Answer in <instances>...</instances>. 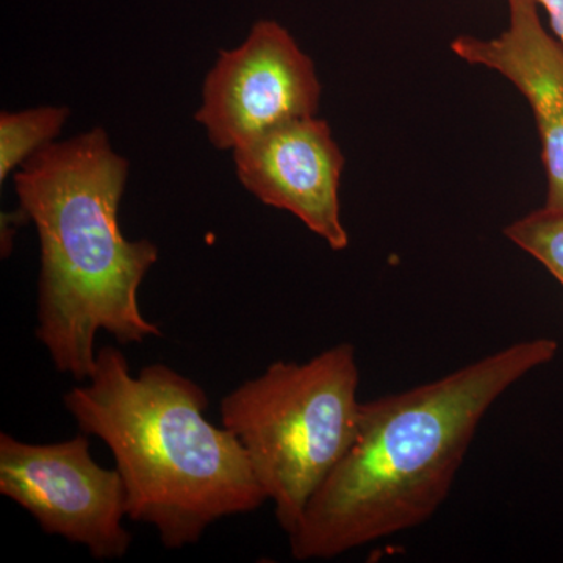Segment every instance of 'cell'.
Instances as JSON below:
<instances>
[{
    "label": "cell",
    "instance_id": "1",
    "mask_svg": "<svg viewBox=\"0 0 563 563\" xmlns=\"http://www.w3.org/2000/svg\"><path fill=\"white\" fill-rule=\"evenodd\" d=\"M555 354L554 340H528L442 379L362 402L354 442L288 536L292 558L335 559L428 521L493 404Z\"/></svg>",
    "mask_w": 563,
    "mask_h": 563
},
{
    "label": "cell",
    "instance_id": "2",
    "mask_svg": "<svg viewBox=\"0 0 563 563\" xmlns=\"http://www.w3.org/2000/svg\"><path fill=\"white\" fill-rule=\"evenodd\" d=\"M128 174L101 128L49 144L14 174L21 210L40 239L35 335L54 368L79 383L95 368L99 332L120 344L162 335L139 302L157 244L132 242L120 228Z\"/></svg>",
    "mask_w": 563,
    "mask_h": 563
},
{
    "label": "cell",
    "instance_id": "3",
    "mask_svg": "<svg viewBox=\"0 0 563 563\" xmlns=\"http://www.w3.org/2000/svg\"><path fill=\"white\" fill-rule=\"evenodd\" d=\"M63 404L80 432L113 454L129 518L157 529L168 550L196 544L217 521L268 501L240 440L207 420V391L172 366L133 374L124 352L102 346L90 377Z\"/></svg>",
    "mask_w": 563,
    "mask_h": 563
},
{
    "label": "cell",
    "instance_id": "4",
    "mask_svg": "<svg viewBox=\"0 0 563 563\" xmlns=\"http://www.w3.org/2000/svg\"><path fill=\"white\" fill-rule=\"evenodd\" d=\"M355 347L340 343L306 363L274 362L221 401V422L240 440L252 472L288 536L354 442Z\"/></svg>",
    "mask_w": 563,
    "mask_h": 563
},
{
    "label": "cell",
    "instance_id": "5",
    "mask_svg": "<svg viewBox=\"0 0 563 563\" xmlns=\"http://www.w3.org/2000/svg\"><path fill=\"white\" fill-rule=\"evenodd\" d=\"M0 493L35 518L49 536L81 544L101 561L128 554V493L117 468L92 459L79 433L57 443H27L0 433Z\"/></svg>",
    "mask_w": 563,
    "mask_h": 563
},
{
    "label": "cell",
    "instance_id": "6",
    "mask_svg": "<svg viewBox=\"0 0 563 563\" xmlns=\"http://www.w3.org/2000/svg\"><path fill=\"white\" fill-rule=\"evenodd\" d=\"M321 90L312 58L287 29L258 21L243 44L218 55L195 120L214 147L235 151L284 122L317 117Z\"/></svg>",
    "mask_w": 563,
    "mask_h": 563
},
{
    "label": "cell",
    "instance_id": "7",
    "mask_svg": "<svg viewBox=\"0 0 563 563\" xmlns=\"http://www.w3.org/2000/svg\"><path fill=\"white\" fill-rule=\"evenodd\" d=\"M232 152L240 184L258 201L290 211L333 251L346 250L339 198L344 155L328 122H284Z\"/></svg>",
    "mask_w": 563,
    "mask_h": 563
},
{
    "label": "cell",
    "instance_id": "8",
    "mask_svg": "<svg viewBox=\"0 0 563 563\" xmlns=\"http://www.w3.org/2000/svg\"><path fill=\"white\" fill-rule=\"evenodd\" d=\"M509 27L498 38L459 36L451 49L470 65L512 81L531 106L547 173L550 210H563V44L544 31L536 0H507Z\"/></svg>",
    "mask_w": 563,
    "mask_h": 563
},
{
    "label": "cell",
    "instance_id": "9",
    "mask_svg": "<svg viewBox=\"0 0 563 563\" xmlns=\"http://www.w3.org/2000/svg\"><path fill=\"white\" fill-rule=\"evenodd\" d=\"M66 107L44 106L0 114V181L21 168L36 152L54 143L68 121Z\"/></svg>",
    "mask_w": 563,
    "mask_h": 563
},
{
    "label": "cell",
    "instance_id": "10",
    "mask_svg": "<svg viewBox=\"0 0 563 563\" xmlns=\"http://www.w3.org/2000/svg\"><path fill=\"white\" fill-rule=\"evenodd\" d=\"M504 233L563 285V210L543 207L512 222Z\"/></svg>",
    "mask_w": 563,
    "mask_h": 563
},
{
    "label": "cell",
    "instance_id": "11",
    "mask_svg": "<svg viewBox=\"0 0 563 563\" xmlns=\"http://www.w3.org/2000/svg\"><path fill=\"white\" fill-rule=\"evenodd\" d=\"M547 11L551 29L563 44V0H536Z\"/></svg>",
    "mask_w": 563,
    "mask_h": 563
}]
</instances>
